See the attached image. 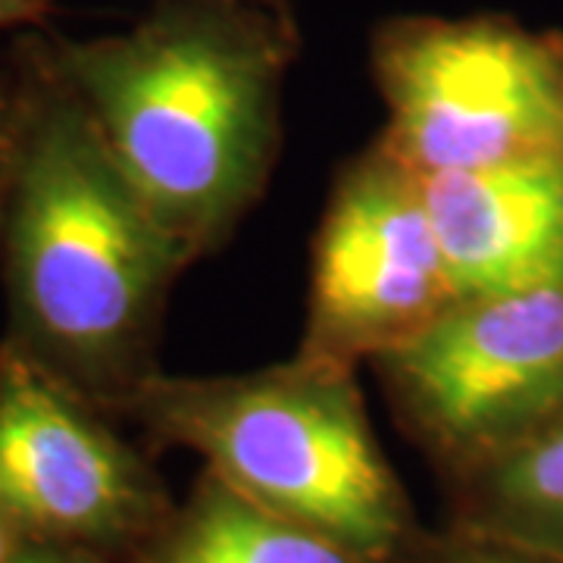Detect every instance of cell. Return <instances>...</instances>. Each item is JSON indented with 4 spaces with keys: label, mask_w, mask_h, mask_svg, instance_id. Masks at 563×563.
<instances>
[{
    "label": "cell",
    "mask_w": 563,
    "mask_h": 563,
    "mask_svg": "<svg viewBox=\"0 0 563 563\" xmlns=\"http://www.w3.org/2000/svg\"><path fill=\"white\" fill-rule=\"evenodd\" d=\"M13 563H117V561H107V558H101V554H91V551H81V548H66V544L32 542V539H25Z\"/></svg>",
    "instance_id": "cell-13"
},
{
    "label": "cell",
    "mask_w": 563,
    "mask_h": 563,
    "mask_svg": "<svg viewBox=\"0 0 563 563\" xmlns=\"http://www.w3.org/2000/svg\"><path fill=\"white\" fill-rule=\"evenodd\" d=\"M461 298L563 285V161L422 176Z\"/></svg>",
    "instance_id": "cell-8"
},
{
    "label": "cell",
    "mask_w": 563,
    "mask_h": 563,
    "mask_svg": "<svg viewBox=\"0 0 563 563\" xmlns=\"http://www.w3.org/2000/svg\"><path fill=\"white\" fill-rule=\"evenodd\" d=\"M25 107L0 225L3 342L122 420L161 376L169 295L191 266L103 141L51 38L16 32Z\"/></svg>",
    "instance_id": "cell-1"
},
{
    "label": "cell",
    "mask_w": 563,
    "mask_h": 563,
    "mask_svg": "<svg viewBox=\"0 0 563 563\" xmlns=\"http://www.w3.org/2000/svg\"><path fill=\"white\" fill-rule=\"evenodd\" d=\"M373 369L410 442L457 479L563 410V285L461 298Z\"/></svg>",
    "instance_id": "cell-5"
},
{
    "label": "cell",
    "mask_w": 563,
    "mask_h": 563,
    "mask_svg": "<svg viewBox=\"0 0 563 563\" xmlns=\"http://www.w3.org/2000/svg\"><path fill=\"white\" fill-rule=\"evenodd\" d=\"M457 301L422 176L376 139L332 181L295 354L344 369L373 366Z\"/></svg>",
    "instance_id": "cell-6"
},
{
    "label": "cell",
    "mask_w": 563,
    "mask_h": 563,
    "mask_svg": "<svg viewBox=\"0 0 563 563\" xmlns=\"http://www.w3.org/2000/svg\"><path fill=\"white\" fill-rule=\"evenodd\" d=\"M22 542H25V536L20 532V526L13 523V517H10V514L3 510V504H0V563L16 561Z\"/></svg>",
    "instance_id": "cell-15"
},
{
    "label": "cell",
    "mask_w": 563,
    "mask_h": 563,
    "mask_svg": "<svg viewBox=\"0 0 563 563\" xmlns=\"http://www.w3.org/2000/svg\"><path fill=\"white\" fill-rule=\"evenodd\" d=\"M122 420L363 561L395 563L426 532L373 432L357 369L295 354L247 373H161Z\"/></svg>",
    "instance_id": "cell-3"
},
{
    "label": "cell",
    "mask_w": 563,
    "mask_h": 563,
    "mask_svg": "<svg viewBox=\"0 0 563 563\" xmlns=\"http://www.w3.org/2000/svg\"><path fill=\"white\" fill-rule=\"evenodd\" d=\"M444 485L451 529L563 561V410L523 442Z\"/></svg>",
    "instance_id": "cell-9"
},
{
    "label": "cell",
    "mask_w": 563,
    "mask_h": 563,
    "mask_svg": "<svg viewBox=\"0 0 563 563\" xmlns=\"http://www.w3.org/2000/svg\"><path fill=\"white\" fill-rule=\"evenodd\" d=\"M54 0H0V35L3 32H29L47 20Z\"/></svg>",
    "instance_id": "cell-14"
},
{
    "label": "cell",
    "mask_w": 563,
    "mask_h": 563,
    "mask_svg": "<svg viewBox=\"0 0 563 563\" xmlns=\"http://www.w3.org/2000/svg\"><path fill=\"white\" fill-rule=\"evenodd\" d=\"M395 563H563L551 558H539L529 551H517L507 544L485 542L473 539L457 529H444V532H422L417 542L404 551Z\"/></svg>",
    "instance_id": "cell-11"
},
{
    "label": "cell",
    "mask_w": 563,
    "mask_h": 563,
    "mask_svg": "<svg viewBox=\"0 0 563 563\" xmlns=\"http://www.w3.org/2000/svg\"><path fill=\"white\" fill-rule=\"evenodd\" d=\"M95 404L0 339V504L32 542L129 563L176 501Z\"/></svg>",
    "instance_id": "cell-7"
},
{
    "label": "cell",
    "mask_w": 563,
    "mask_h": 563,
    "mask_svg": "<svg viewBox=\"0 0 563 563\" xmlns=\"http://www.w3.org/2000/svg\"><path fill=\"white\" fill-rule=\"evenodd\" d=\"M47 38L188 263L217 254L261 203L279 163L282 95L298 54L285 7L161 0L120 35Z\"/></svg>",
    "instance_id": "cell-2"
},
{
    "label": "cell",
    "mask_w": 563,
    "mask_h": 563,
    "mask_svg": "<svg viewBox=\"0 0 563 563\" xmlns=\"http://www.w3.org/2000/svg\"><path fill=\"white\" fill-rule=\"evenodd\" d=\"M22 107H25L22 69L10 47L0 57V225H3V210H7L10 185L16 173V157H20Z\"/></svg>",
    "instance_id": "cell-12"
},
{
    "label": "cell",
    "mask_w": 563,
    "mask_h": 563,
    "mask_svg": "<svg viewBox=\"0 0 563 563\" xmlns=\"http://www.w3.org/2000/svg\"><path fill=\"white\" fill-rule=\"evenodd\" d=\"M385 147L420 176L563 161V32L398 16L373 38Z\"/></svg>",
    "instance_id": "cell-4"
},
{
    "label": "cell",
    "mask_w": 563,
    "mask_h": 563,
    "mask_svg": "<svg viewBox=\"0 0 563 563\" xmlns=\"http://www.w3.org/2000/svg\"><path fill=\"white\" fill-rule=\"evenodd\" d=\"M266 3H279V7H285V0H266Z\"/></svg>",
    "instance_id": "cell-16"
},
{
    "label": "cell",
    "mask_w": 563,
    "mask_h": 563,
    "mask_svg": "<svg viewBox=\"0 0 563 563\" xmlns=\"http://www.w3.org/2000/svg\"><path fill=\"white\" fill-rule=\"evenodd\" d=\"M129 563H369L201 470L185 501Z\"/></svg>",
    "instance_id": "cell-10"
}]
</instances>
